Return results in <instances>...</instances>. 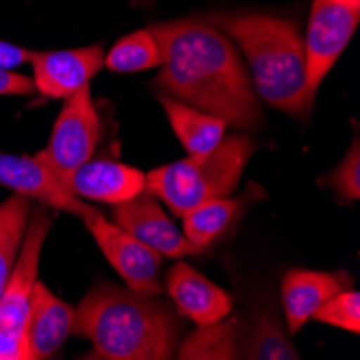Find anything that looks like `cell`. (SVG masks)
<instances>
[{
	"label": "cell",
	"instance_id": "cell-1",
	"mask_svg": "<svg viewBox=\"0 0 360 360\" xmlns=\"http://www.w3.org/2000/svg\"><path fill=\"white\" fill-rule=\"evenodd\" d=\"M162 50L160 95L220 117L226 125L252 132L264 121L259 97L240 54L220 28L203 18L151 26Z\"/></svg>",
	"mask_w": 360,
	"mask_h": 360
},
{
	"label": "cell",
	"instance_id": "cell-2",
	"mask_svg": "<svg viewBox=\"0 0 360 360\" xmlns=\"http://www.w3.org/2000/svg\"><path fill=\"white\" fill-rule=\"evenodd\" d=\"M181 326L151 293L100 285L76 309L72 333L108 360H165L179 345Z\"/></svg>",
	"mask_w": 360,
	"mask_h": 360
},
{
	"label": "cell",
	"instance_id": "cell-3",
	"mask_svg": "<svg viewBox=\"0 0 360 360\" xmlns=\"http://www.w3.org/2000/svg\"><path fill=\"white\" fill-rule=\"evenodd\" d=\"M203 20L233 39L246 56L257 97L289 115L311 112L304 39L291 20L268 13H207Z\"/></svg>",
	"mask_w": 360,
	"mask_h": 360
},
{
	"label": "cell",
	"instance_id": "cell-4",
	"mask_svg": "<svg viewBox=\"0 0 360 360\" xmlns=\"http://www.w3.org/2000/svg\"><path fill=\"white\" fill-rule=\"evenodd\" d=\"M255 151L246 134L224 136L203 155H188L145 175V190L175 214L184 216L216 196L231 194Z\"/></svg>",
	"mask_w": 360,
	"mask_h": 360
},
{
	"label": "cell",
	"instance_id": "cell-5",
	"mask_svg": "<svg viewBox=\"0 0 360 360\" xmlns=\"http://www.w3.org/2000/svg\"><path fill=\"white\" fill-rule=\"evenodd\" d=\"M50 226L52 218L46 207H39L28 220L15 266L0 296V360H28L24 339L26 317L32 287L39 281V259Z\"/></svg>",
	"mask_w": 360,
	"mask_h": 360
},
{
	"label": "cell",
	"instance_id": "cell-6",
	"mask_svg": "<svg viewBox=\"0 0 360 360\" xmlns=\"http://www.w3.org/2000/svg\"><path fill=\"white\" fill-rule=\"evenodd\" d=\"M100 136V112L91 100V86H84L65 100V106L52 127L50 141L37 158L65 186L70 175L93 158Z\"/></svg>",
	"mask_w": 360,
	"mask_h": 360
},
{
	"label": "cell",
	"instance_id": "cell-7",
	"mask_svg": "<svg viewBox=\"0 0 360 360\" xmlns=\"http://www.w3.org/2000/svg\"><path fill=\"white\" fill-rule=\"evenodd\" d=\"M358 22L360 9L339 5L333 0H313L304 37L307 91L311 97H315L319 84L349 46Z\"/></svg>",
	"mask_w": 360,
	"mask_h": 360
},
{
	"label": "cell",
	"instance_id": "cell-8",
	"mask_svg": "<svg viewBox=\"0 0 360 360\" xmlns=\"http://www.w3.org/2000/svg\"><path fill=\"white\" fill-rule=\"evenodd\" d=\"M80 218L91 231L95 244L100 246L102 255L108 259V264L117 270V274L127 283V287L158 296L162 289L160 285L162 255L139 242L117 222L106 220L93 207H89Z\"/></svg>",
	"mask_w": 360,
	"mask_h": 360
},
{
	"label": "cell",
	"instance_id": "cell-9",
	"mask_svg": "<svg viewBox=\"0 0 360 360\" xmlns=\"http://www.w3.org/2000/svg\"><path fill=\"white\" fill-rule=\"evenodd\" d=\"M32 84L50 100H68L84 86L104 68V48L86 46L76 50L32 52Z\"/></svg>",
	"mask_w": 360,
	"mask_h": 360
},
{
	"label": "cell",
	"instance_id": "cell-10",
	"mask_svg": "<svg viewBox=\"0 0 360 360\" xmlns=\"http://www.w3.org/2000/svg\"><path fill=\"white\" fill-rule=\"evenodd\" d=\"M112 222H117L127 233H132L139 242L160 252L162 257H186L203 252L196 248L181 229L167 216L153 194L141 192L139 196L115 205Z\"/></svg>",
	"mask_w": 360,
	"mask_h": 360
},
{
	"label": "cell",
	"instance_id": "cell-11",
	"mask_svg": "<svg viewBox=\"0 0 360 360\" xmlns=\"http://www.w3.org/2000/svg\"><path fill=\"white\" fill-rule=\"evenodd\" d=\"M0 186L30 201H39L41 205L74 214L78 218L91 207L65 188L37 155L28 158L0 153Z\"/></svg>",
	"mask_w": 360,
	"mask_h": 360
},
{
	"label": "cell",
	"instance_id": "cell-12",
	"mask_svg": "<svg viewBox=\"0 0 360 360\" xmlns=\"http://www.w3.org/2000/svg\"><path fill=\"white\" fill-rule=\"evenodd\" d=\"M74 317L76 311L68 302H63L58 296H54L41 281H37L30 293L24 330L28 360L54 356L72 335Z\"/></svg>",
	"mask_w": 360,
	"mask_h": 360
},
{
	"label": "cell",
	"instance_id": "cell-13",
	"mask_svg": "<svg viewBox=\"0 0 360 360\" xmlns=\"http://www.w3.org/2000/svg\"><path fill=\"white\" fill-rule=\"evenodd\" d=\"M167 291L177 311L192 319L196 326H207L226 319L233 309V298L222 287L199 274L184 261L171 268Z\"/></svg>",
	"mask_w": 360,
	"mask_h": 360
},
{
	"label": "cell",
	"instance_id": "cell-14",
	"mask_svg": "<svg viewBox=\"0 0 360 360\" xmlns=\"http://www.w3.org/2000/svg\"><path fill=\"white\" fill-rule=\"evenodd\" d=\"M78 199L97 203H123L145 192V173L112 160H89L65 184Z\"/></svg>",
	"mask_w": 360,
	"mask_h": 360
},
{
	"label": "cell",
	"instance_id": "cell-15",
	"mask_svg": "<svg viewBox=\"0 0 360 360\" xmlns=\"http://www.w3.org/2000/svg\"><path fill=\"white\" fill-rule=\"evenodd\" d=\"M352 276L343 270L319 272V270H291L283 278V309L289 333L296 335L313 317V313L335 293L349 289Z\"/></svg>",
	"mask_w": 360,
	"mask_h": 360
},
{
	"label": "cell",
	"instance_id": "cell-16",
	"mask_svg": "<svg viewBox=\"0 0 360 360\" xmlns=\"http://www.w3.org/2000/svg\"><path fill=\"white\" fill-rule=\"evenodd\" d=\"M160 104L165 106L173 132L188 155H203L218 147L220 141L226 136V123L220 117L196 110L169 95H160Z\"/></svg>",
	"mask_w": 360,
	"mask_h": 360
},
{
	"label": "cell",
	"instance_id": "cell-17",
	"mask_svg": "<svg viewBox=\"0 0 360 360\" xmlns=\"http://www.w3.org/2000/svg\"><path fill=\"white\" fill-rule=\"evenodd\" d=\"M246 196H238V199H231V196H216V199H210L201 205H196L194 210H190L188 214H184V236L196 246L205 250L210 244H214L218 238H222V233L231 226L238 216L242 214L244 205H246Z\"/></svg>",
	"mask_w": 360,
	"mask_h": 360
},
{
	"label": "cell",
	"instance_id": "cell-18",
	"mask_svg": "<svg viewBox=\"0 0 360 360\" xmlns=\"http://www.w3.org/2000/svg\"><path fill=\"white\" fill-rule=\"evenodd\" d=\"M162 63V50L151 26L129 32L127 37L119 39L108 54H104V65L117 74H134L153 70Z\"/></svg>",
	"mask_w": 360,
	"mask_h": 360
},
{
	"label": "cell",
	"instance_id": "cell-19",
	"mask_svg": "<svg viewBox=\"0 0 360 360\" xmlns=\"http://www.w3.org/2000/svg\"><path fill=\"white\" fill-rule=\"evenodd\" d=\"M28 220L30 199H26V196L13 194L9 201L0 203V296H3L7 278L15 266Z\"/></svg>",
	"mask_w": 360,
	"mask_h": 360
},
{
	"label": "cell",
	"instance_id": "cell-20",
	"mask_svg": "<svg viewBox=\"0 0 360 360\" xmlns=\"http://www.w3.org/2000/svg\"><path fill=\"white\" fill-rule=\"evenodd\" d=\"M238 326L236 321H216L199 326V330L177 345L179 358H236L238 354Z\"/></svg>",
	"mask_w": 360,
	"mask_h": 360
},
{
	"label": "cell",
	"instance_id": "cell-21",
	"mask_svg": "<svg viewBox=\"0 0 360 360\" xmlns=\"http://www.w3.org/2000/svg\"><path fill=\"white\" fill-rule=\"evenodd\" d=\"M246 358L255 360H298V349L285 337L272 315H261L244 349Z\"/></svg>",
	"mask_w": 360,
	"mask_h": 360
},
{
	"label": "cell",
	"instance_id": "cell-22",
	"mask_svg": "<svg viewBox=\"0 0 360 360\" xmlns=\"http://www.w3.org/2000/svg\"><path fill=\"white\" fill-rule=\"evenodd\" d=\"M311 319L321 323L337 326L341 330L358 333L360 330V293L356 289H343L326 300Z\"/></svg>",
	"mask_w": 360,
	"mask_h": 360
},
{
	"label": "cell",
	"instance_id": "cell-23",
	"mask_svg": "<svg viewBox=\"0 0 360 360\" xmlns=\"http://www.w3.org/2000/svg\"><path fill=\"white\" fill-rule=\"evenodd\" d=\"M333 190L341 196V201H358L360 199V149L358 139H354L352 147L347 149L339 169L328 177Z\"/></svg>",
	"mask_w": 360,
	"mask_h": 360
},
{
	"label": "cell",
	"instance_id": "cell-24",
	"mask_svg": "<svg viewBox=\"0 0 360 360\" xmlns=\"http://www.w3.org/2000/svg\"><path fill=\"white\" fill-rule=\"evenodd\" d=\"M32 91V78L15 74L13 70H0V95H30Z\"/></svg>",
	"mask_w": 360,
	"mask_h": 360
},
{
	"label": "cell",
	"instance_id": "cell-25",
	"mask_svg": "<svg viewBox=\"0 0 360 360\" xmlns=\"http://www.w3.org/2000/svg\"><path fill=\"white\" fill-rule=\"evenodd\" d=\"M32 50H26L18 44L0 39V70H15L22 65L30 63Z\"/></svg>",
	"mask_w": 360,
	"mask_h": 360
},
{
	"label": "cell",
	"instance_id": "cell-26",
	"mask_svg": "<svg viewBox=\"0 0 360 360\" xmlns=\"http://www.w3.org/2000/svg\"><path fill=\"white\" fill-rule=\"evenodd\" d=\"M333 3H339V5H345L352 9H360V0H333Z\"/></svg>",
	"mask_w": 360,
	"mask_h": 360
}]
</instances>
